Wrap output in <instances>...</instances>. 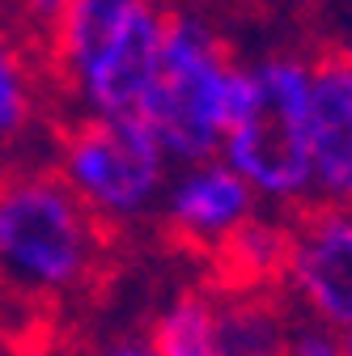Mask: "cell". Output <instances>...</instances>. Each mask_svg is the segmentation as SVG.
<instances>
[{
    "label": "cell",
    "instance_id": "cell-1",
    "mask_svg": "<svg viewBox=\"0 0 352 356\" xmlns=\"http://www.w3.org/2000/svg\"><path fill=\"white\" fill-rule=\"evenodd\" d=\"M111 229L56 165L0 170V289L22 301H68L102 284Z\"/></svg>",
    "mask_w": 352,
    "mask_h": 356
},
{
    "label": "cell",
    "instance_id": "cell-2",
    "mask_svg": "<svg viewBox=\"0 0 352 356\" xmlns=\"http://www.w3.org/2000/svg\"><path fill=\"white\" fill-rule=\"evenodd\" d=\"M234 56L200 17L161 5V68L141 123L166 157L204 165L225 145V72Z\"/></svg>",
    "mask_w": 352,
    "mask_h": 356
},
{
    "label": "cell",
    "instance_id": "cell-3",
    "mask_svg": "<svg viewBox=\"0 0 352 356\" xmlns=\"http://www.w3.org/2000/svg\"><path fill=\"white\" fill-rule=\"evenodd\" d=\"M56 174L106 225L141 216L166 174V153L141 119L72 115L51 123Z\"/></svg>",
    "mask_w": 352,
    "mask_h": 356
},
{
    "label": "cell",
    "instance_id": "cell-4",
    "mask_svg": "<svg viewBox=\"0 0 352 356\" xmlns=\"http://www.w3.org/2000/svg\"><path fill=\"white\" fill-rule=\"evenodd\" d=\"M259 102L255 115L225 136V165L255 195H272L285 208L314 195L310 149H305V94L310 68L305 56H268L255 68Z\"/></svg>",
    "mask_w": 352,
    "mask_h": 356
},
{
    "label": "cell",
    "instance_id": "cell-5",
    "mask_svg": "<svg viewBox=\"0 0 352 356\" xmlns=\"http://www.w3.org/2000/svg\"><path fill=\"white\" fill-rule=\"evenodd\" d=\"M289 272L285 289L314 323L352 331V204L301 200L285 216Z\"/></svg>",
    "mask_w": 352,
    "mask_h": 356
},
{
    "label": "cell",
    "instance_id": "cell-6",
    "mask_svg": "<svg viewBox=\"0 0 352 356\" xmlns=\"http://www.w3.org/2000/svg\"><path fill=\"white\" fill-rule=\"evenodd\" d=\"M305 149H310V200L352 204V56L335 38H314L305 51Z\"/></svg>",
    "mask_w": 352,
    "mask_h": 356
},
{
    "label": "cell",
    "instance_id": "cell-7",
    "mask_svg": "<svg viewBox=\"0 0 352 356\" xmlns=\"http://www.w3.org/2000/svg\"><path fill=\"white\" fill-rule=\"evenodd\" d=\"M161 68V5L127 13L81 68L77 94L102 119H141Z\"/></svg>",
    "mask_w": 352,
    "mask_h": 356
},
{
    "label": "cell",
    "instance_id": "cell-8",
    "mask_svg": "<svg viewBox=\"0 0 352 356\" xmlns=\"http://www.w3.org/2000/svg\"><path fill=\"white\" fill-rule=\"evenodd\" d=\"M250 216H255V191L230 165L204 161V165H191L170 187L161 208V234L179 250L208 259Z\"/></svg>",
    "mask_w": 352,
    "mask_h": 356
},
{
    "label": "cell",
    "instance_id": "cell-9",
    "mask_svg": "<svg viewBox=\"0 0 352 356\" xmlns=\"http://www.w3.org/2000/svg\"><path fill=\"white\" fill-rule=\"evenodd\" d=\"M212 289L221 297H246V293H285L289 272V225L285 220H259L250 216L238 225L208 259Z\"/></svg>",
    "mask_w": 352,
    "mask_h": 356
},
{
    "label": "cell",
    "instance_id": "cell-10",
    "mask_svg": "<svg viewBox=\"0 0 352 356\" xmlns=\"http://www.w3.org/2000/svg\"><path fill=\"white\" fill-rule=\"evenodd\" d=\"M51 102H60V94L42 72L38 56L0 22V170L17 165L13 153L47 119Z\"/></svg>",
    "mask_w": 352,
    "mask_h": 356
},
{
    "label": "cell",
    "instance_id": "cell-11",
    "mask_svg": "<svg viewBox=\"0 0 352 356\" xmlns=\"http://www.w3.org/2000/svg\"><path fill=\"white\" fill-rule=\"evenodd\" d=\"M157 0H64V9L47 38V76L56 94H77L81 68L94 60V51L111 38V30L136 9H149Z\"/></svg>",
    "mask_w": 352,
    "mask_h": 356
},
{
    "label": "cell",
    "instance_id": "cell-12",
    "mask_svg": "<svg viewBox=\"0 0 352 356\" xmlns=\"http://www.w3.org/2000/svg\"><path fill=\"white\" fill-rule=\"evenodd\" d=\"M289 301L280 293H246L216 301V356H289Z\"/></svg>",
    "mask_w": 352,
    "mask_h": 356
},
{
    "label": "cell",
    "instance_id": "cell-13",
    "mask_svg": "<svg viewBox=\"0 0 352 356\" xmlns=\"http://www.w3.org/2000/svg\"><path fill=\"white\" fill-rule=\"evenodd\" d=\"M149 348L157 356H216V301L212 293L174 297L149 327Z\"/></svg>",
    "mask_w": 352,
    "mask_h": 356
},
{
    "label": "cell",
    "instance_id": "cell-14",
    "mask_svg": "<svg viewBox=\"0 0 352 356\" xmlns=\"http://www.w3.org/2000/svg\"><path fill=\"white\" fill-rule=\"evenodd\" d=\"M289 356H344V335L305 318L297 323L293 318V331H289Z\"/></svg>",
    "mask_w": 352,
    "mask_h": 356
},
{
    "label": "cell",
    "instance_id": "cell-15",
    "mask_svg": "<svg viewBox=\"0 0 352 356\" xmlns=\"http://www.w3.org/2000/svg\"><path fill=\"white\" fill-rule=\"evenodd\" d=\"M102 356H157V352L149 348V339H119V343H111Z\"/></svg>",
    "mask_w": 352,
    "mask_h": 356
},
{
    "label": "cell",
    "instance_id": "cell-16",
    "mask_svg": "<svg viewBox=\"0 0 352 356\" xmlns=\"http://www.w3.org/2000/svg\"><path fill=\"white\" fill-rule=\"evenodd\" d=\"M344 356H352V331L344 335Z\"/></svg>",
    "mask_w": 352,
    "mask_h": 356
},
{
    "label": "cell",
    "instance_id": "cell-17",
    "mask_svg": "<svg viewBox=\"0 0 352 356\" xmlns=\"http://www.w3.org/2000/svg\"><path fill=\"white\" fill-rule=\"evenodd\" d=\"M348 56H352V47H348Z\"/></svg>",
    "mask_w": 352,
    "mask_h": 356
}]
</instances>
